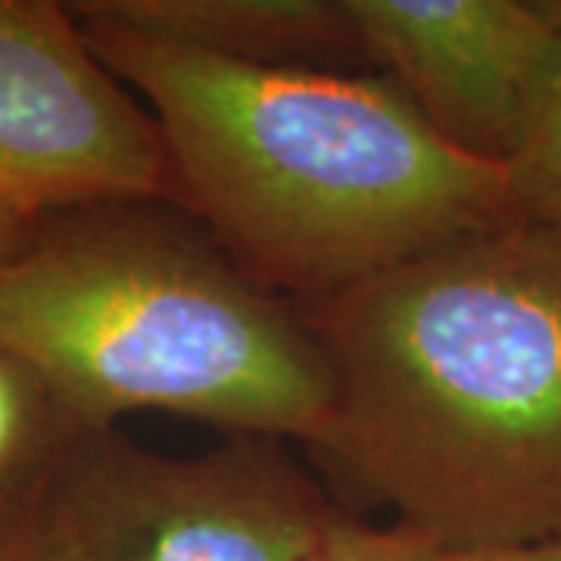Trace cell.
<instances>
[{
  "mask_svg": "<svg viewBox=\"0 0 561 561\" xmlns=\"http://www.w3.org/2000/svg\"><path fill=\"white\" fill-rule=\"evenodd\" d=\"M81 434L88 431L50 383L0 350V496L44 481Z\"/></svg>",
  "mask_w": 561,
  "mask_h": 561,
  "instance_id": "cell-8",
  "label": "cell"
},
{
  "mask_svg": "<svg viewBox=\"0 0 561 561\" xmlns=\"http://www.w3.org/2000/svg\"><path fill=\"white\" fill-rule=\"evenodd\" d=\"M471 561H561V542L508 549V552H490V556H471Z\"/></svg>",
  "mask_w": 561,
  "mask_h": 561,
  "instance_id": "cell-13",
  "label": "cell"
},
{
  "mask_svg": "<svg viewBox=\"0 0 561 561\" xmlns=\"http://www.w3.org/2000/svg\"><path fill=\"white\" fill-rule=\"evenodd\" d=\"M35 221H38L35 216H25L13 203L0 197V262L10 260L20 250L28 231L35 228Z\"/></svg>",
  "mask_w": 561,
  "mask_h": 561,
  "instance_id": "cell-12",
  "label": "cell"
},
{
  "mask_svg": "<svg viewBox=\"0 0 561 561\" xmlns=\"http://www.w3.org/2000/svg\"><path fill=\"white\" fill-rule=\"evenodd\" d=\"M300 316L346 486L456 556L561 542V234L512 216Z\"/></svg>",
  "mask_w": 561,
  "mask_h": 561,
  "instance_id": "cell-1",
  "label": "cell"
},
{
  "mask_svg": "<svg viewBox=\"0 0 561 561\" xmlns=\"http://www.w3.org/2000/svg\"><path fill=\"white\" fill-rule=\"evenodd\" d=\"M362 60L446 144L505 169L561 60L534 0H343Z\"/></svg>",
  "mask_w": 561,
  "mask_h": 561,
  "instance_id": "cell-6",
  "label": "cell"
},
{
  "mask_svg": "<svg viewBox=\"0 0 561 561\" xmlns=\"http://www.w3.org/2000/svg\"><path fill=\"white\" fill-rule=\"evenodd\" d=\"M0 561H79L47 493V478L0 496Z\"/></svg>",
  "mask_w": 561,
  "mask_h": 561,
  "instance_id": "cell-10",
  "label": "cell"
},
{
  "mask_svg": "<svg viewBox=\"0 0 561 561\" xmlns=\"http://www.w3.org/2000/svg\"><path fill=\"white\" fill-rule=\"evenodd\" d=\"M534 3H537V10L542 13V20L549 22L561 35V0H534Z\"/></svg>",
  "mask_w": 561,
  "mask_h": 561,
  "instance_id": "cell-14",
  "label": "cell"
},
{
  "mask_svg": "<svg viewBox=\"0 0 561 561\" xmlns=\"http://www.w3.org/2000/svg\"><path fill=\"white\" fill-rule=\"evenodd\" d=\"M79 25L160 128L172 206L302 306L512 219L505 172L456 150L381 76L250 66Z\"/></svg>",
  "mask_w": 561,
  "mask_h": 561,
  "instance_id": "cell-2",
  "label": "cell"
},
{
  "mask_svg": "<svg viewBox=\"0 0 561 561\" xmlns=\"http://www.w3.org/2000/svg\"><path fill=\"white\" fill-rule=\"evenodd\" d=\"M502 172L515 216L561 234V60L518 153Z\"/></svg>",
  "mask_w": 561,
  "mask_h": 561,
  "instance_id": "cell-9",
  "label": "cell"
},
{
  "mask_svg": "<svg viewBox=\"0 0 561 561\" xmlns=\"http://www.w3.org/2000/svg\"><path fill=\"white\" fill-rule=\"evenodd\" d=\"M47 493L79 561H302L343 518L284 440L253 434L172 459L88 431Z\"/></svg>",
  "mask_w": 561,
  "mask_h": 561,
  "instance_id": "cell-4",
  "label": "cell"
},
{
  "mask_svg": "<svg viewBox=\"0 0 561 561\" xmlns=\"http://www.w3.org/2000/svg\"><path fill=\"white\" fill-rule=\"evenodd\" d=\"M0 350L84 431L169 412L309 446L331 402L300 312L162 201L41 216L0 262Z\"/></svg>",
  "mask_w": 561,
  "mask_h": 561,
  "instance_id": "cell-3",
  "label": "cell"
},
{
  "mask_svg": "<svg viewBox=\"0 0 561 561\" xmlns=\"http://www.w3.org/2000/svg\"><path fill=\"white\" fill-rule=\"evenodd\" d=\"M69 13L140 38L250 66H309L359 54L343 0H88Z\"/></svg>",
  "mask_w": 561,
  "mask_h": 561,
  "instance_id": "cell-7",
  "label": "cell"
},
{
  "mask_svg": "<svg viewBox=\"0 0 561 561\" xmlns=\"http://www.w3.org/2000/svg\"><path fill=\"white\" fill-rule=\"evenodd\" d=\"M0 197L35 219L172 203L157 122L94 57L66 3L0 0Z\"/></svg>",
  "mask_w": 561,
  "mask_h": 561,
  "instance_id": "cell-5",
  "label": "cell"
},
{
  "mask_svg": "<svg viewBox=\"0 0 561 561\" xmlns=\"http://www.w3.org/2000/svg\"><path fill=\"white\" fill-rule=\"evenodd\" d=\"M302 561H471V556L446 552L397 524L371 527L343 515Z\"/></svg>",
  "mask_w": 561,
  "mask_h": 561,
  "instance_id": "cell-11",
  "label": "cell"
}]
</instances>
